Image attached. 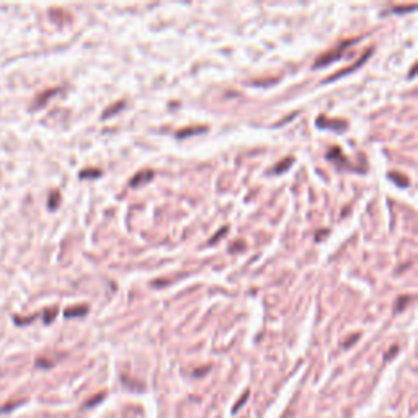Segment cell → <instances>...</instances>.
<instances>
[{
    "instance_id": "9a60e30c",
    "label": "cell",
    "mask_w": 418,
    "mask_h": 418,
    "mask_svg": "<svg viewBox=\"0 0 418 418\" xmlns=\"http://www.w3.org/2000/svg\"><path fill=\"white\" fill-rule=\"evenodd\" d=\"M58 203H59V193L54 191L53 195H51V199H49V208L54 209L56 206H58Z\"/></svg>"
},
{
    "instance_id": "3957f363",
    "label": "cell",
    "mask_w": 418,
    "mask_h": 418,
    "mask_svg": "<svg viewBox=\"0 0 418 418\" xmlns=\"http://www.w3.org/2000/svg\"><path fill=\"white\" fill-rule=\"evenodd\" d=\"M327 159L328 160H332L333 164L338 167V168H343V167H348V168H351L350 164L346 162V157L343 155L341 152V149L340 147H332L330 151L327 152Z\"/></svg>"
},
{
    "instance_id": "8fae6325",
    "label": "cell",
    "mask_w": 418,
    "mask_h": 418,
    "mask_svg": "<svg viewBox=\"0 0 418 418\" xmlns=\"http://www.w3.org/2000/svg\"><path fill=\"white\" fill-rule=\"evenodd\" d=\"M206 128H188V129H185L182 131V133H178L177 136L178 137H186V136H191V134H196V133H204Z\"/></svg>"
},
{
    "instance_id": "d6986e66",
    "label": "cell",
    "mask_w": 418,
    "mask_h": 418,
    "mask_svg": "<svg viewBox=\"0 0 418 418\" xmlns=\"http://www.w3.org/2000/svg\"><path fill=\"white\" fill-rule=\"evenodd\" d=\"M358 336H359V335H354V336H350V338H348V341H345V345H343V348H348V346H350V345H351V343H354V341H356V340H358Z\"/></svg>"
},
{
    "instance_id": "9c48e42d",
    "label": "cell",
    "mask_w": 418,
    "mask_h": 418,
    "mask_svg": "<svg viewBox=\"0 0 418 418\" xmlns=\"http://www.w3.org/2000/svg\"><path fill=\"white\" fill-rule=\"evenodd\" d=\"M389 178H390V180H394V182H397V185H398V186H408V178H407V177L398 175V173H395V172L389 173Z\"/></svg>"
},
{
    "instance_id": "7c38bea8",
    "label": "cell",
    "mask_w": 418,
    "mask_h": 418,
    "mask_svg": "<svg viewBox=\"0 0 418 418\" xmlns=\"http://www.w3.org/2000/svg\"><path fill=\"white\" fill-rule=\"evenodd\" d=\"M56 92H58V90H48V93H43V95H41L38 100H36V107H41V105H45L46 100H48L49 97H51V95H54Z\"/></svg>"
},
{
    "instance_id": "5b68a950",
    "label": "cell",
    "mask_w": 418,
    "mask_h": 418,
    "mask_svg": "<svg viewBox=\"0 0 418 418\" xmlns=\"http://www.w3.org/2000/svg\"><path fill=\"white\" fill-rule=\"evenodd\" d=\"M154 178V172L152 170H142L139 173H136V175L131 178V182H129V186H133V188H136V186H139L142 183H147L149 180H152Z\"/></svg>"
},
{
    "instance_id": "5bb4252c",
    "label": "cell",
    "mask_w": 418,
    "mask_h": 418,
    "mask_svg": "<svg viewBox=\"0 0 418 418\" xmlns=\"http://www.w3.org/2000/svg\"><path fill=\"white\" fill-rule=\"evenodd\" d=\"M248 394H250V390H245V392H243V395L240 397V400H239V402H237V403L234 405V408H232V411H234V413H235V411H237V410H239V408L242 407L243 403H245V400H247Z\"/></svg>"
},
{
    "instance_id": "ffe728a7",
    "label": "cell",
    "mask_w": 418,
    "mask_h": 418,
    "mask_svg": "<svg viewBox=\"0 0 418 418\" xmlns=\"http://www.w3.org/2000/svg\"><path fill=\"white\" fill-rule=\"evenodd\" d=\"M395 351H397V346H394V348H392V350H389V353L385 354V359H389V358H390V354H392V356H394Z\"/></svg>"
},
{
    "instance_id": "7a4b0ae2",
    "label": "cell",
    "mask_w": 418,
    "mask_h": 418,
    "mask_svg": "<svg viewBox=\"0 0 418 418\" xmlns=\"http://www.w3.org/2000/svg\"><path fill=\"white\" fill-rule=\"evenodd\" d=\"M371 53H372V49H367V51H366V54L363 56V58H361V59H358L356 62H354L353 66H350V67H348V69H345V71H338V72H336V74H333L332 77H330V79H327V82H332V80H336V79H338V77H341V76H346V74H350V72H353V71H356V69H359V67L363 66V64H364V62H366L367 59L371 58Z\"/></svg>"
},
{
    "instance_id": "52a82bcc",
    "label": "cell",
    "mask_w": 418,
    "mask_h": 418,
    "mask_svg": "<svg viewBox=\"0 0 418 418\" xmlns=\"http://www.w3.org/2000/svg\"><path fill=\"white\" fill-rule=\"evenodd\" d=\"M123 107H124V102H118V103H113V105H111V107H110L108 110H105V111H103L102 118H103V120H107V118L113 116L115 113H118V111H121V110H123Z\"/></svg>"
},
{
    "instance_id": "ba28073f",
    "label": "cell",
    "mask_w": 418,
    "mask_h": 418,
    "mask_svg": "<svg viewBox=\"0 0 418 418\" xmlns=\"http://www.w3.org/2000/svg\"><path fill=\"white\" fill-rule=\"evenodd\" d=\"M292 162H294V159L289 157V159H284L283 162H279V164L273 168V173H283L286 168H289L292 165Z\"/></svg>"
},
{
    "instance_id": "8992f818",
    "label": "cell",
    "mask_w": 418,
    "mask_h": 418,
    "mask_svg": "<svg viewBox=\"0 0 418 418\" xmlns=\"http://www.w3.org/2000/svg\"><path fill=\"white\" fill-rule=\"evenodd\" d=\"M87 310H89V307H87V305H76V307H69V309H66L64 315H66V317H80V315H85Z\"/></svg>"
},
{
    "instance_id": "6da1fadb",
    "label": "cell",
    "mask_w": 418,
    "mask_h": 418,
    "mask_svg": "<svg viewBox=\"0 0 418 418\" xmlns=\"http://www.w3.org/2000/svg\"><path fill=\"white\" fill-rule=\"evenodd\" d=\"M358 41H359V38H350V40L340 43V45L336 46L335 49H332V51H328V53H325L323 56H320V58L314 62V67L319 69V67H323V66H328L330 62H333V61H336V59H340L341 56H343V53H345V49H346L348 46L354 45V43H358Z\"/></svg>"
},
{
    "instance_id": "ac0fdd59",
    "label": "cell",
    "mask_w": 418,
    "mask_h": 418,
    "mask_svg": "<svg viewBox=\"0 0 418 418\" xmlns=\"http://www.w3.org/2000/svg\"><path fill=\"white\" fill-rule=\"evenodd\" d=\"M103 397H105V394H98V395H95V397H93V400H90V402L87 403V405H89V407H92V405H95V403H98L100 400H102Z\"/></svg>"
},
{
    "instance_id": "e0dca14e",
    "label": "cell",
    "mask_w": 418,
    "mask_h": 418,
    "mask_svg": "<svg viewBox=\"0 0 418 418\" xmlns=\"http://www.w3.org/2000/svg\"><path fill=\"white\" fill-rule=\"evenodd\" d=\"M226 232H227V227H224L222 230H219V232L216 234V237H214V239H211V240H209V243H211V245H213V243H216L217 240H219V239H221V235H224V234H226Z\"/></svg>"
},
{
    "instance_id": "2e32d148",
    "label": "cell",
    "mask_w": 418,
    "mask_h": 418,
    "mask_svg": "<svg viewBox=\"0 0 418 418\" xmlns=\"http://www.w3.org/2000/svg\"><path fill=\"white\" fill-rule=\"evenodd\" d=\"M56 312H58V309H49V310H46V315H45V322H46V323H49V322L54 320Z\"/></svg>"
},
{
    "instance_id": "277c9868",
    "label": "cell",
    "mask_w": 418,
    "mask_h": 418,
    "mask_svg": "<svg viewBox=\"0 0 418 418\" xmlns=\"http://www.w3.org/2000/svg\"><path fill=\"white\" fill-rule=\"evenodd\" d=\"M317 126L320 128H327V129H333V131H343L346 129L348 123L343 121V120H327L325 116H319V120H317Z\"/></svg>"
},
{
    "instance_id": "30bf717a",
    "label": "cell",
    "mask_w": 418,
    "mask_h": 418,
    "mask_svg": "<svg viewBox=\"0 0 418 418\" xmlns=\"http://www.w3.org/2000/svg\"><path fill=\"white\" fill-rule=\"evenodd\" d=\"M102 175V172L98 170V168H87V170L80 172V178H89V177H100Z\"/></svg>"
},
{
    "instance_id": "4fadbf2b",
    "label": "cell",
    "mask_w": 418,
    "mask_h": 418,
    "mask_svg": "<svg viewBox=\"0 0 418 418\" xmlns=\"http://www.w3.org/2000/svg\"><path fill=\"white\" fill-rule=\"evenodd\" d=\"M410 302V296H405V297H400L398 299V304L395 305V312H400L403 307H407Z\"/></svg>"
}]
</instances>
